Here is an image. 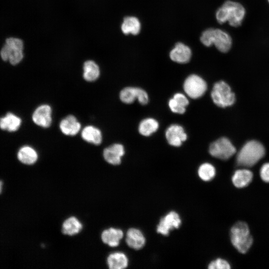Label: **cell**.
Masks as SVG:
<instances>
[{"instance_id": "cell-20", "label": "cell", "mask_w": 269, "mask_h": 269, "mask_svg": "<svg viewBox=\"0 0 269 269\" xmlns=\"http://www.w3.org/2000/svg\"><path fill=\"white\" fill-rule=\"evenodd\" d=\"M129 260L126 255L122 252L111 254L107 258V264L110 269H123L126 268Z\"/></svg>"}, {"instance_id": "cell-18", "label": "cell", "mask_w": 269, "mask_h": 269, "mask_svg": "<svg viewBox=\"0 0 269 269\" xmlns=\"http://www.w3.org/2000/svg\"><path fill=\"white\" fill-rule=\"evenodd\" d=\"M21 123V119L11 113H8L4 117L0 118V128L10 132L17 131Z\"/></svg>"}, {"instance_id": "cell-34", "label": "cell", "mask_w": 269, "mask_h": 269, "mask_svg": "<svg viewBox=\"0 0 269 269\" xmlns=\"http://www.w3.org/2000/svg\"><path fill=\"white\" fill-rule=\"evenodd\" d=\"M268 0L269 2V0Z\"/></svg>"}, {"instance_id": "cell-7", "label": "cell", "mask_w": 269, "mask_h": 269, "mask_svg": "<svg viewBox=\"0 0 269 269\" xmlns=\"http://www.w3.org/2000/svg\"><path fill=\"white\" fill-rule=\"evenodd\" d=\"M236 149L227 137H221L211 143L209 148L210 154L222 160H227L236 152Z\"/></svg>"}, {"instance_id": "cell-14", "label": "cell", "mask_w": 269, "mask_h": 269, "mask_svg": "<svg viewBox=\"0 0 269 269\" xmlns=\"http://www.w3.org/2000/svg\"><path fill=\"white\" fill-rule=\"evenodd\" d=\"M126 243L132 249L138 250L145 245V239L143 233L136 228H130L126 234Z\"/></svg>"}, {"instance_id": "cell-19", "label": "cell", "mask_w": 269, "mask_h": 269, "mask_svg": "<svg viewBox=\"0 0 269 269\" xmlns=\"http://www.w3.org/2000/svg\"><path fill=\"white\" fill-rule=\"evenodd\" d=\"M81 136L86 141L95 145L101 144L102 141L101 131L92 126H88L85 127L82 131Z\"/></svg>"}, {"instance_id": "cell-2", "label": "cell", "mask_w": 269, "mask_h": 269, "mask_svg": "<svg viewBox=\"0 0 269 269\" xmlns=\"http://www.w3.org/2000/svg\"><path fill=\"white\" fill-rule=\"evenodd\" d=\"M265 154L263 144L256 140L246 142L237 155L236 161L239 166L251 167L256 164Z\"/></svg>"}, {"instance_id": "cell-8", "label": "cell", "mask_w": 269, "mask_h": 269, "mask_svg": "<svg viewBox=\"0 0 269 269\" xmlns=\"http://www.w3.org/2000/svg\"><path fill=\"white\" fill-rule=\"evenodd\" d=\"M207 85L200 76L191 74L184 82L183 89L186 95L194 99L201 97L206 92Z\"/></svg>"}, {"instance_id": "cell-24", "label": "cell", "mask_w": 269, "mask_h": 269, "mask_svg": "<svg viewBox=\"0 0 269 269\" xmlns=\"http://www.w3.org/2000/svg\"><path fill=\"white\" fill-rule=\"evenodd\" d=\"M83 71V78L88 82L96 80L100 73L98 65L92 60L87 61L84 63Z\"/></svg>"}, {"instance_id": "cell-10", "label": "cell", "mask_w": 269, "mask_h": 269, "mask_svg": "<svg viewBox=\"0 0 269 269\" xmlns=\"http://www.w3.org/2000/svg\"><path fill=\"white\" fill-rule=\"evenodd\" d=\"M165 137L170 145L178 147L187 139V135L181 126L173 124L166 130Z\"/></svg>"}, {"instance_id": "cell-22", "label": "cell", "mask_w": 269, "mask_h": 269, "mask_svg": "<svg viewBox=\"0 0 269 269\" xmlns=\"http://www.w3.org/2000/svg\"><path fill=\"white\" fill-rule=\"evenodd\" d=\"M141 28L140 21L135 17L127 16L124 18L122 24L121 29L125 34L130 33L133 35L137 34Z\"/></svg>"}, {"instance_id": "cell-11", "label": "cell", "mask_w": 269, "mask_h": 269, "mask_svg": "<svg viewBox=\"0 0 269 269\" xmlns=\"http://www.w3.org/2000/svg\"><path fill=\"white\" fill-rule=\"evenodd\" d=\"M51 108L48 105H42L37 107L32 115V120L37 125L46 128L52 123Z\"/></svg>"}, {"instance_id": "cell-23", "label": "cell", "mask_w": 269, "mask_h": 269, "mask_svg": "<svg viewBox=\"0 0 269 269\" xmlns=\"http://www.w3.org/2000/svg\"><path fill=\"white\" fill-rule=\"evenodd\" d=\"M82 229V224L75 217L67 219L63 223L62 232L63 234L73 236L79 233Z\"/></svg>"}, {"instance_id": "cell-15", "label": "cell", "mask_w": 269, "mask_h": 269, "mask_svg": "<svg viewBox=\"0 0 269 269\" xmlns=\"http://www.w3.org/2000/svg\"><path fill=\"white\" fill-rule=\"evenodd\" d=\"M59 128L64 134L73 136L80 131L81 124L76 117L73 115H69L60 122Z\"/></svg>"}, {"instance_id": "cell-1", "label": "cell", "mask_w": 269, "mask_h": 269, "mask_svg": "<svg viewBox=\"0 0 269 269\" xmlns=\"http://www.w3.org/2000/svg\"><path fill=\"white\" fill-rule=\"evenodd\" d=\"M246 14L244 7L240 3L226 1L216 12V18L220 24L226 22L232 26H240Z\"/></svg>"}, {"instance_id": "cell-26", "label": "cell", "mask_w": 269, "mask_h": 269, "mask_svg": "<svg viewBox=\"0 0 269 269\" xmlns=\"http://www.w3.org/2000/svg\"><path fill=\"white\" fill-rule=\"evenodd\" d=\"M198 174L202 180L209 181L215 177L216 169L212 164L208 162L204 163L199 167Z\"/></svg>"}, {"instance_id": "cell-25", "label": "cell", "mask_w": 269, "mask_h": 269, "mask_svg": "<svg viewBox=\"0 0 269 269\" xmlns=\"http://www.w3.org/2000/svg\"><path fill=\"white\" fill-rule=\"evenodd\" d=\"M158 127L159 124L156 120L148 118L140 122L138 126V132L142 135L148 136L156 132Z\"/></svg>"}, {"instance_id": "cell-31", "label": "cell", "mask_w": 269, "mask_h": 269, "mask_svg": "<svg viewBox=\"0 0 269 269\" xmlns=\"http://www.w3.org/2000/svg\"><path fill=\"white\" fill-rule=\"evenodd\" d=\"M173 98L178 103L185 107L189 104V101L186 96L181 93H177L175 94Z\"/></svg>"}, {"instance_id": "cell-28", "label": "cell", "mask_w": 269, "mask_h": 269, "mask_svg": "<svg viewBox=\"0 0 269 269\" xmlns=\"http://www.w3.org/2000/svg\"><path fill=\"white\" fill-rule=\"evenodd\" d=\"M208 268L209 269H229L231 267L227 261L218 258L211 262Z\"/></svg>"}, {"instance_id": "cell-27", "label": "cell", "mask_w": 269, "mask_h": 269, "mask_svg": "<svg viewBox=\"0 0 269 269\" xmlns=\"http://www.w3.org/2000/svg\"><path fill=\"white\" fill-rule=\"evenodd\" d=\"M138 88L127 87L121 90L120 93V98L122 102L125 104L133 103L137 99Z\"/></svg>"}, {"instance_id": "cell-12", "label": "cell", "mask_w": 269, "mask_h": 269, "mask_svg": "<svg viewBox=\"0 0 269 269\" xmlns=\"http://www.w3.org/2000/svg\"><path fill=\"white\" fill-rule=\"evenodd\" d=\"M125 152V148L122 144L115 143L104 150L103 156L109 163L119 165L121 163V159Z\"/></svg>"}, {"instance_id": "cell-21", "label": "cell", "mask_w": 269, "mask_h": 269, "mask_svg": "<svg viewBox=\"0 0 269 269\" xmlns=\"http://www.w3.org/2000/svg\"><path fill=\"white\" fill-rule=\"evenodd\" d=\"M17 158L19 161L26 165L35 163L38 159L36 150L29 146H23L17 153Z\"/></svg>"}, {"instance_id": "cell-4", "label": "cell", "mask_w": 269, "mask_h": 269, "mask_svg": "<svg viewBox=\"0 0 269 269\" xmlns=\"http://www.w3.org/2000/svg\"><path fill=\"white\" fill-rule=\"evenodd\" d=\"M230 239L233 246L242 254L248 251L253 242L248 225L242 221L237 222L231 228Z\"/></svg>"}, {"instance_id": "cell-17", "label": "cell", "mask_w": 269, "mask_h": 269, "mask_svg": "<svg viewBox=\"0 0 269 269\" xmlns=\"http://www.w3.org/2000/svg\"><path fill=\"white\" fill-rule=\"evenodd\" d=\"M253 177V174L252 171L247 169H240L234 172L232 181L236 187L243 188L250 183Z\"/></svg>"}, {"instance_id": "cell-3", "label": "cell", "mask_w": 269, "mask_h": 269, "mask_svg": "<svg viewBox=\"0 0 269 269\" xmlns=\"http://www.w3.org/2000/svg\"><path fill=\"white\" fill-rule=\"evenodd\" d=\"M200 41L207 47L214 44L218 50L223 53L229 51L232 45L230 35L218 28H210L204 30L200 37Z\"/></svg>"}, {"instance_id": "cell-6", "label": "cell", "mask_w": 269, "mask_h": 269, "mask_svg": "<svg viewBox=\"0 0 269 269\" xmlns=\"http://www.w3.org/2000/svg\"><path fill=\"white\" fill-rule=\"evenodd\" d=\"M23 43L17 38H8L0 51V56L4 61H8L12 65L19 63L23 57Z\"/></svg>"}, {"instance_id": "cell-32", "label": "cell", "mask_w": 269, "mask_h": 269, "mask_svg": "<svg viewBox=\"0 0 269 269\" xmlns=\"http://www.w3.org/2000/svg\"><path fill=\"white\" fill-rule=\"evenodd\" d=\"M137 99L141 105H146L148 102L147 93L143 89L138 88V96Z\"/></svg>"}, {"instance_id": "cell-5", "label": "cell", "mask_w": 269, "mask_h": 269, "mask_svg": "<svg viewBox=\"0 0 269 269\" xmlns=\"http://www.w3.org/2000/svg\"><path fill=\"white\" fill-rule=\"evenodd\" d=\"M211 96L214 104L221 108L231 106L235 101L234 93L229 85L223 81L217 82L214 85Z\"/></svg>"}, {"instance_id": "cell-16", "label": "cell", "mask_w": 269, "mask_h": 269, "mask_svg": "<svg viewBox=\"0 0 269 269\" xmlns=\"http://www.w3.org/2000/svg\"><path fill=\"white\" fill-rule=\"evenodd\" d=\"M124 236L123 231L119 229L110 228L104 230L101 235L103 242L111 247L118 246Z\"/></svg>"}, {"instance_id": "cell-13", "label": "cell", "mask_w": 269, "mask_h": 269, "mask_svg": "<svg viewBox=\"0 0 269 269\" xmlns=\"http://www.w3.org/2000/svg\"><path fill=\"white\" fill-rule=\"evenodd\" d=\"M192 52L190 48L185 44L178 42L171 50L169 54L170 59L178 63L184 64L190 60Z\"/></svg>"}, {"instance_id": "cell-33", "label": "cell", "mask_w": 269, "mask_h": 269, "mask_svg": "<svg viewBox=\"0 0 269 269\" xmlns=\"http://www.w3.org/2000/svg\"><path fill=\"white\" fill-rule=\"evenodd\" d=\"M2 182L0 180V194L1 193L2 191Z\"/></svg>"}, {"instance_id": "cell-30", "label": "cell", "mask_w": 269, "mask_h": 269, "mask_svg": "<svg viewBox=\"0 0 269 269\" xmlns=\"http://www.w3.org/2000/svg\"><path fill=\"white\" fill-rule=\"evenodd\" d=\"M260 173L262 179L266 182L269 183V162L263 165Z\"/></svg>"}, {"instance_id": "cell-9", "label": "cell", "mask_w": 269, "mask_h": 269, "mask_svg": "<svg viewBox=\"0 0 269 269\" xmlns=\"http://www.w3.org/2000/svg\"><path fill=\"white\" fill-rule=\"evenodd\" d=\"M181 224V220L179 214L175 211H170L160 219L156 231L163 236H167L171 230L178 229Z\"/></svg>"}, {"instance_id": "cell-29", "label": "cell", "mask_w": 269, "mask_h": 269, "mask_svg": "<svg viewBox=\"0 0 269 269\" xmlns=\"http://www.w3.org/2000/svg\"><path fill=\"white\" fill-rule=\"evenodd\" d=\"M168 106L170 110L174 113L183 114L186 111V108L180 105L173 98L169 100Z\"/></svg>"}]
</instances>
